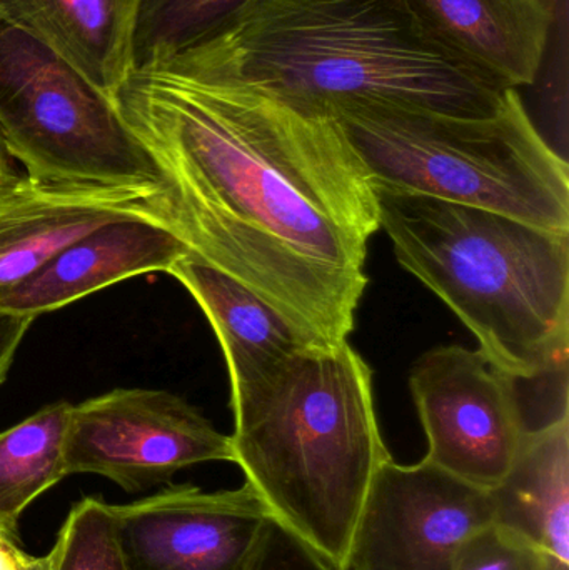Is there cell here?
<instances>
[{
  "label": "cell",
  "instance_id": "6da1fadb",
  "mask_svg": "<svg viewBox=\"0 0 569 570\" xmlns=\"http://www.w3.org/2000/svg\"><path fill=\"white\" fill-rule=\"evenodd\" d=\"M110 97L166 177L190 253L317 347L346 344L380 217L370 174L330 112L163 70L127 73Z\"/></svg>",
  "mask_w": 569,
  "mask_h": 570
},
{
  "label": "cell",
  "instance_id": "7a4b0ae2",
  "mask_svg": "<svg viewBox=\"0 0 569 570\" xmlns=\"http://www.w3.org/2000/svg\"><path fill=\"white\" fill-rule=\"evenodd\" d=\"M301 109L373 99L491 117L511 89L448 56L400 0H256L233 26L160 66Z\"/></svg>",
  "mask_w": 569,
  "mask_h": 570
},
{
  "label": "cell",
  "instance_id": "3957f363",
  "mask_svg": "<svg viewBox=\"0 0 569 570\" xmlns=\"http://www.w3.org/2000/svg\"><path fill=\"white\" fill-rule=\"evenodd\" d=\"M230 409L244 484L336 570L374 474L391 458L370 365L347 342L304 348Z\"/></svg>",
  "mask_w": 569,
  "mask_h": 570
},
{
  "label": "cell",
  "instance_id": "277c9868",
  "mask_svg": "<svg viewBox=\"0 0 569 570\" xmlns=\"http://www.w3.org/2000/svg\"><path fill=\"white\" fill-rule=\"evenodd\" d=\"M376 190L398 263L433 291L498 371H568L569 233L434 197Z\"/></svg>",
  "mask_w": 569,
  "mask_h": 570
},
{
  "label": "cell",
  "instance_id": "5b68a950",
  "mask_svg": "<svg viewBox=\"0 0 569 570\" xmlns=\"http://www.w3.org/2000/svg\"><path fill=\"white\" fill-rule=\"evenodd\" d=\"M374 189L434 197L569 233L568 163L511 89L491 117H458L386 100L326 107Z\"/></svg>",
  "mask_w": 569,
  "mask_h": 570
},
{
  "label": "cell",
  "instance_id": "8992f818",
  "mask_svg": "<svg viewBox=\"0 0 569 570\" xmlns=\"http://www.w3.org/2000/svg\"><path fill=\"white\" fill-rule=\"evenodd\" d=\"M0 132L27 176L163 190L166 177L110 94L0 13Z\"/></svg>",
  "mask_w": 569,
  "mask_h": 570
},
{
  "label": "cell",
  "instance_id": "52a82bcc",
  "mask_svg": "<svg viewBox=\"0 0 569 570\" xmlns=\"http://www.w3.org/2000/svg\"><path fill=\"white\" fill-rule=\"evenodd\" d=\"M207 462H234L230 438L173 392L114 389L70 409L69 475L96 474L143 492Z\"/></svg>",
  "mask_w": 569,
  "mask_h": 570
},
{
  "label": "cell",
  "instance_id": "ba28073f",
  "mask_svg": "<svg viewBox=\"0 0 569 570\" xmlns=\"http://www.w3.org/2000/svg\"><path fill=\"white\" fill-rule=\"evenodd\" d=\"M410 389L428 439L424 459L473 488H497L527 435L517 379L481 351L440 345L411 368Z\"/></svg>",
  "mask_w": 569,
  "mask_h": 570
},
{
  "label": "cell",
  "instance_id": "9c48e42d",
  "mask_svg": "<svg viewBox=\"0 0 569 570\" xmlns=\"http://www.w3.org/2000/svg\"><path fill=\"white\" fill-rule=\"evenodd\" d=\"M493 524L490 492L423 459L384 461L336 570H454L464 542Z\"/></svg>",
  "mask_w": 569,
  "mask_h": 570
},
{
  "label": "cell",
  "instance_id": "30bf717a",
  "mask_svg": "<svg viewBox=\"0 0 569 570\" xmlns=\"http://www.w3.org/2000/svg\"><path fill=\"white\" fill-rule=\"evenodd\" d=\"M112 511L127 570H244L273 518L247 484L170 485Z\"/></svg>",
  "mask_w": 569,
  "mask_h": 570
},
{
  "label": "cell",
  "instance_id": "8fae6325",
  "mask_svg": "<svg viewBox=\"0 0 569 570\" xmlns=\"http://www.w3.org/2000/svg\"><path fill=\"white\" fill-rule=\"evenodd\" d=\"M124 217L173 223L169 197L156 189L17 177L0 194V302L70 244Z\"/></svg>",
  "mask_w": 569,
  "mask_h": 570
},
{
  "label": "cell",
  "instance_id": "7c38bea8",
  "mask_svg": "<svg viewBox=\"0 0 569 570\" xmlns=\"http://www.w3.org/2000/svg\"><path fill=\"white\" fill-rule=\"evenodd\" d=\"M424 36L504 89L534 83L551 26L550 0H400Z\"/></svg>",
  "mask_w": 569,
  "mask_h": 570
},
{
  "label": "cell",
  "instance_id": "4fadbf2b",
  "mask_svg": "<svg viewBox=\"0 0 569 570\" xmlns=\"http://www.w3.org/2000/svg\"><path fill=\"white\" fill-rule=\"evenodd\" d=\"M189 253L170 220H112L57 254L39 273L10 292L0 302V311L36 318L130 277L167 274Z\"/></svg>",
  "mask_w": 569,
  "mask_h": 570
},
{
  "label": "cell",
  "instance_id": "5bb4252c",
  "mask_svg": "<svg viewBox=\"0 0 569 570\" xmlns=\"http://www.w3.org/2000/svg\"><path fill=\"white\" fill-rule=\"evenodd\" d=\"M167 274L187 288L216 332L229 371L230 401L266 381L291 355L317 347L246 285L194 253Z\"/></svg>",
  "mask_w": 569,
  "mask_h": 570
},
{
  "label": "cell",
  "instance_id": "9a60e30c",
  "mask_svg": "<svg viewBox=\"0 0 569 570\" xmlns=\"http://www.w3.org/2000/svg\"><path fill=\"white\" fill-rule=\"evenodd\" d=\"M493 525L569 568V417L527 434L491 489Z\"/></svg>",
  "mask_w": 569,
  "mask_h": 570
},
{
  "label": "cell",
  "instance_id": "2e32d148",
  "mask_svg": "<svg viewBox=\"0 0 569 570\" xmlns=\"http://www.w3.org/2000/svg\"><path fill=\"white\" fill-rule=\"evenodd\" d=\"M137 0H0V13L110 94L129 73Z\"/></svg>",
  "mask_w": 569,
  "mask_h": 570
},
{
  "label": "cell",
  "instance_id": "e0dca14e",
  "mask_svg": "<svg viewBox=\"0 0 569 570\" xmlns=\"http://www.w3.org/2000/svg\"><path fill=\"white\" fill-rule=\"evenodd\" d=\"M69 402L39 409L0 432V525L19 532L23 512L67 478Z\"/></svg>",
  "mask_w": 569,
  "mask_h": 570
},
{
  "label": "cell",
  "instance_id": "ac0fdd59",
  "mask_svg": "<svg viewBox=\"0 0 569 570\" xmlns=\"http://www.w3.org/2000/svg\"><path fill=\"white\" fill-rule=\"evenodd\" d=\"M256 0H137L129 72L159 69L233 26Z\"/></svg>",
  "mask_w": 569,
  "mask_h": 570
},
{
  "label": "cell",
  "instance_id": "d6986e66",
  "mask_svg": "<svg viewBox=\"0 0 569 570\" xmlns=\"http://www.w3.org/2000/svg\"><path fill=\"white\" fill-rule=\"evenodd\" d=\"M46 559V570H127L112 504L97 495L77 501Z\"/></svg>",
  "mask_w": 569,
  "mask_h": 570
},
{
  "label": "cell",
  "instance_id": "ffe728a7",
  "mask_svg": "<svg viewBox=\"0 0 569 570\" xmlns=\"http://www.w3.org/2000/svg\"><path fill=\"white\" fill-rule=\"evenodd\" d=\"M550 562L537 549L491 524L464 542L454 570H547Z\"/></svg>",
  "mask_w": 569,
  "mask_h": 570
},
{
  "label": "cell",
  "instance_id": "44dd1931",
  "mask_svg": "<svg viewBox=\"0 0 569 570\" xmlns=\"http://www.w3.org/2000/svg\"><path fill=\"white\" fill-rule=\"evenodd\" d=\"M244 570H334L293 531L271 518Z\"/></svg>",
  "mask_w": 569,
  "mask_h": 570
},
{
  "label": "cell",
  "instance_id": "7402d4cb",
  "mask_svg": "<svg viewBox=\"0 0 569 570\" xmlns=\"http://www.w3.org/2000/svg\"><path fill=\"white\" fill-rule=\"evenodd\" d=\"M33 317L0 311V384L16 358L17 348L32 325Z\"/></svg>",
  "mask_w": 569,
  "mask_h": 570
},
{
  "label": "cell",
  "instance_id": "603a6c76",
  "mask_svg": "<svg viewBox=\"0 0 569 570\" xmlns=\"http://www.w3.org/2000/svg\"><path fill=\"white\" fill-rule=\"evenodd\" d=\"M46 556H32L23 549L19 532L0 525V570H46Z\"/></svg>",
  "mask_w": 569,
  "mask_h": 570
},
{
  "label": "cell",
  "instance_id": "cb8c5ba5",
  "mask_svg": "<svg viewBox=\"0 0 569 570\" xmlns=\"http://www.w3.org/2000/svg\"><path fill=\"white\" fill-rule=\"evenodd\" d=\"M10 159H12V156H10L6 140H3L2 132H0V194L19 177V174L13 170Z\"/></svg>",
  "mask_w": 569,
  "mask_h": 570
},
{
  "label": "cell",
  "instance_id": "d4e9b609",
  "mask_svg": "<svg viewBox=\"0 0 569 570\" xmlns=\"http://www.w3.org/2000/svg\"><path fill=\"white\" fill-rule=\"evenodd\" d=\"M547 570H569V568H563V566H558L555 564V562H550V564H548Z\"/></svg>",
  "mask_w": 569,
  "mask_h": 570
}]
</instances>
